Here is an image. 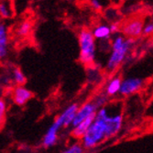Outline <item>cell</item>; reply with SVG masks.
Returning a JSON list of instances; mask_svg holds the SVG:
<instances>
[{
  "label": "cell",
  "mask_w": 153,
  "mask_h": 153,
  "mask_svg": "<svg viewBox=\"0 0 153 153\" xmlns=\"http://www.w3.org/2000/svg\"><path fill=\"white\" fill-rule=\"evenodd\" d=\"M8 53V32L7 27L0 22V60H4Z\"/></svg>",
  "instance_id": "obj_11"
},
{
  "label": "cell",
  "mask_w": 153,
  "mask_h": 153,
  "mask_svg": "<svg viewBox=\"0 0 153 153\" xmlns=\"http://www.w3.org/2000/svg\"><path fill=\"white\" fill-rule=\"evenodd\" d=\"M143 27L144 22L141 19L133 18L125 22L121 27L120 30L125 38L135 39L142 35Z\"/></svg>",
  "instance_id": "obj_5"
},
{
  "label": "cell",
  "mask_w": 153,
  "mask_h": 153,
  "mask_svg": "<svg viewBox=\"0 0 153 153\" xmlns=\"http://www.w3.org/2000/svg\"><path fill=\"white\" fill-rule=\"evenodd\" d=\"M12 79H13L14 82L17 85V86H23L27 82L26 75L24 74V73L20 70L19 68H15L13 70Z\"/></svg>",
  "instance_id": "obj_16"
},
{
  "label": "cell",
  "mask_w": 153,
  "mask_h": 153,
  "mask_svg": "<svg viewBox=\"0 0 153 153\" xmlns=\"http://www.w3.org/2000/svg\"><path fill=\"white\" fill-rule=\"evenodd\" d=\"M32 29V23L30 19H26L24 21H22L19 26L18 27L17 29V34L19 37H26L27 36Z\"/></svg>",
  "instance_id": "obj_15"
},
{
  "label": "cell",
  "mask_w": 153,
  "mask_h": 153,
  "mask_svg": "<svg viewBox=\"0 0 153 153\" xmlns=\"http://www.w3.org/2000/svg\"><path fill=\"white\" fill-rule=\"evenodd\" d=\"M78 105L77 104H72L68 105L62 112L56 117L57 120L62 125L63 128H68L72 126V122L74 120V115L78 109Z\"/></svg>",
  "instance_id": "obj_10"
},
{
  "label": "cell",
  "mask_w": 153,
  "mask_h": 153,
  "mask_svg": "<svg viewBox=\"0 0 153 153\" xmlns=\"http://www.w3.org/2000/svg\"><path fill=\"white\" fill-rule=\"evenodd\" d=\"M97 110L98 109H97L95 105L93 103V101L86 102L83 105H82L81 106L78 107L77 111H76L71 127L74 128V127L77 126L78 124H80L81 122H82L83 120H85L86 118L90 117L91 116L95 115Z\"/></svg>",
  "instance_id": "obj_7"
},
{
  "label": "cell",
  "mask_w": 153,
  "mask_h": 153,
  "mask_svg": "<svg viewBox=\"0 0 153 153\" xmlns=\"http://www.w3.org/2000/svg\"><path fill=\"white\" fill-rule=\"evenodd\" d=\"M62 153H85V149L81 143H74L65 149Z\"/></svg>",
  "instance_id": "obj_19"
},
{
  "label": "cell",
  "mask_w": 153,
  "mask_h": 153,
  "mask_svg": "<svg viewBox=\"0 0 153 153\" xmlns=\"http://www.w3.org/2000/svg\"><path fill=\"white\" fill-rule=\"evenodd\" d=\"M94 117H95V115H93L90 117H88L85 120L81 122L80 124H78L77 126L74 127L72 129V132H71L72 136L74 138H76V140H81V138L82 137V136L85 134V132L89 128V127L91 126V124L94 122Z\"/></svg>",
  "instance_id": "obj_12"
},
{
  "label": "cell",
  "mask_w": 153,
  "mask_h": 153,
  "mask_svg": "<svg viewBox=\"0 0 153 153\" xmlns=\"http://www.w3.org/2000/svg\"><path fill=\"white\" fill-rule=\"evenodd\" d=\"M13 16V11L8 2H0V17L4 19H9Z\"/></svg>",
  "instance_id": "obj_17"
},
{
  "label": "cell",
  "mask_w": 153,
  "mask_h": 153,
  "mask_svg": "<svg viewBox=\"0 0 153 153\" xmlns=\"http://www.w3.org/2000/svg\"><path fill=\"white\" fill-rule=\"evenodd\" d=\"M90 7L94 10H101L103 8V4L98 0H91Z\"/></svg>",
  "instance_id": "obj_23"
},
{
  "label": "cell",
  "mask_w": 153,
  "mask_h": 153,
  "mask_svg": "<svg viewBox=\"0 0 153 153\" xmlns=\"http://www.w3.org/2000/svg\"><path fill=\"white\" fill-rule=\"evenodd\" d=\"M135 39H127L123 35L117 34L111 40L110 55L106 62V70L114 72L124 62L133 48Z\"/></svg>",
  "instance_id": "obj_1"
},
{
  "label": "cell",
  "mask_w": 153,
  "mask_h": 153,
  "mask_svg": "<svg viewBox=\"0 0 153 153\" xmlns=\"http://www.w3.org/2000/svg\"><path fill=\"white\" fill-rule=\"evenodd\" d=\"M109 29H110V32L112 35H117L119 31H120V29L121 27L118 23L117 22H113L111 25H109Z\"/></svg>",
  "instance_id": "obj_22"
},
{
  "label": "cell",
  "mask_w": 153,
  "mask_h": 153,
  "mask_svg": "<svg viewBox=\"0 0 153 153\" xmlns=\"http://www.w3.org/2000/svg\"><path fill=\"white\" fill-rule=\"evenodd\" d=\"M121 82L122 79L118 76L111 78L108 82L106 83L105 86V94L109 97V96H114L117 95V94H119V90H120V86H121Z\"/></svg>",
  "instance_id": "obj_14"
},
{
  "label": "cell",
  "mask_w": 153,
  "mask_h": 153,
  "mask_svg": "<svg viewBox=\"0 0 153 153\" xmlns=\"http://www.w3.org/2000/svg\"><path fill=\"white\" fill-rule=\"evenodd\" d=\"M144 81L141 78L137 77H129L123 79L121 82V86L119 90V94L123 96H128L133 94L140 91L143 87Z\"/></svg>",
  "instance_id": "obj_6"
},
{
  "label": "cell",
  "mask_w": 153,
  "mask_h": 153,
  "mask_svg": "<svg viewBox=\"0 0 153 153\" xmlns=\"http://www.w3.org/2000/svg\"><path fill=\"white\" fill-rule=\"evenodd\" d=\"M62 128V125L57 119H55L42 138V145L45 148H51L56 144L58 141V133Z\"/></svg>",
  "instance_id": "obj_8"
},
{
  "label": "cell",
  "mask_w": 153,
  "mask_h": 153,
  "mask_svg": "<svg viewBox=\"0 0 153 153\" xmlns=\"http://www.w3.org/2000/svg\"><path fill=\"white\" fill-rule=\"evenodd\" d=\"M33 96V93L24 86H16L12 92V99L16 105L22 106L29 102Z\"/></svg>",
  "instance_id": "obj_9"
},
{
  "label": "cell",
  "mask_w": 153,
  "mask_h": 153,
  "mask_svg": "<svg viewBox=\"0 0 153 153\" xmlns=\"http://www.w3.org/2000/svg\"><path fill=\"white\" fill-rule=\"evenodd\" d=\"M106 140L105 123L99 110L96 111L94 122L81 138V145L83 149H94Z\"/></svg>",
  "instance_id": "obj_2"
},
{
  "label": "cell",
  "mask_w": 153,
  "mask_h": 153,
  "mask_svg": "<svg viewBox=\"0 0 153 153\" xmlns=\"http://www.w3.org/2000/svg\"><path fill=\"white\" fill-rule=\"evenodd\" d=\"M105 120V129H106V138L113 137L117 136L123 126V115L121 111L117 112H110V108L108 106H104L98 109Z\"/></svg>",
  "instance_id": "obj_4"
},
{
  "label": "cell",
  "mask_w": 153,
  "mask_h": 153,
  "mask_svg": "<svg viewBox=\"0 0 153 153\" xmlns=\"http://www.w3.org/2000/svg\"><path fill=\"white\" fill-rule=\"evenodd\" d=\"M142 34L145 35V36H149V35L153 34V19H149V21L144 23Z\"/></svg>",
  "instance_id": "obj_21"
},
{
  "label": "cell",
  "mask_w": 153,
  "mask_h": 153,
  "mask_svg": "<svg viewBox=\"0 0 153 153\" xmlns=\"http://www.w3.org/2000/svg\"><path fill=\"white\" fill-rule=\"evenodd\" d=\"M92 101L95 105L97 109H100V108L105 106V105L107 104L108 96L105 93L104 94H97L94 98V100H92Z\"/></svg>",
  "instance_id": "obj_18"
},
{
  "label": "cell",
  "mask_w": 153,
  "mask_h": 153,
  "mask_svg": "<svg viewBox=\"0 0 153 153\" xmlns=\"http://www.w3.org/2000/svg\"><path fill=\"white\" fill-rule=\"evenodd\" d=\"M92 34L94 39H98L100 41H105L111 38V32L109 26L105 24H100L94 27V29L92 30Z\"/></svg>",
  "instance_id": "obj_13"
},
{
  "label": "cell",
  "mask_w": 153,
  "mask_h": 153,
  "mask_svg": "<svg viewBox=\"0 0 153 153\" xmlns=\"http://www.w3.org/2000/svg\"><path fill=\"white\" fill-rule=\"evenodd\" d=\"M79 41V60L85 66H91L94 63L96 57V42L92 31L82 29L78 34Z\"/></svg>",
  "instance_id": "obj_3"
},
{
  "label": "cell",
  "mask_w": 153,
  "mask_h": 153,
  "mask_svg": "<svg viewBox=\"0 0 153 153\" xmlns=\"http://www.w3.org/2000/svg\"><path fill=\"white\" fill-rule=\"evenodd\" d=\"M7 112V103L4 99L0 98V127L5 120V116Z\"/></svg>",
  "instance_id": "obj_20"
}]
</instances>
